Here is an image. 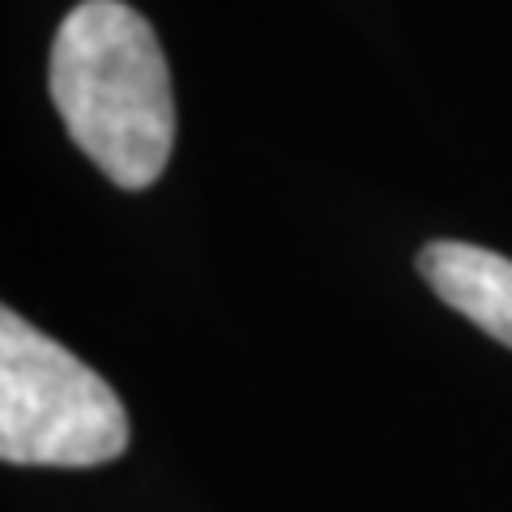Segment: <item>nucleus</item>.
<instances>
[{"instance_id": "obj_1", "label": "nucleus", "mask_w": 512, "mask_h": 512, "mask_svg": "<svg viewBox=\"0 0 512 512\" xmlns=\"http://www.w3.org/2000/svg\"><path fill=\"white\" fill-rule=\"evenodd\" d=\"M52 103L69 137L124 192L150 188L175 146L171 69L124 0H82L52 39Z\"/></svg>"}, {"instance_id": "obj_2", "label": "nucleus", "mask_w": 512, "mask_h": 512, "mask_svg": "<svg viewBox=\"0 0 512 512\" xmlns=\"http://www.w3.org/2000/svg\"><path fill=\"white\" fill-rule=\"evenodd\" d=\"M128 448V414L90 363L0 312V457L9 466L90 470Z\"/></svg>"}, {"instance_id": "obj_3", "label": "nucleus", "mask_w": 512, "mask_h": 512, "mask_svg": "<svg viewBox=\"0 0 512 512\" xmlns=\"http://www.w3.org/2000/svg\"><path fill=\"white\" fill-rule=\"evenodd\" d=\"M419 274L448 308L474 320L487 338L512 346V261L491 248L436 239L419 252Z\"/></svg>"}]
</instances>
